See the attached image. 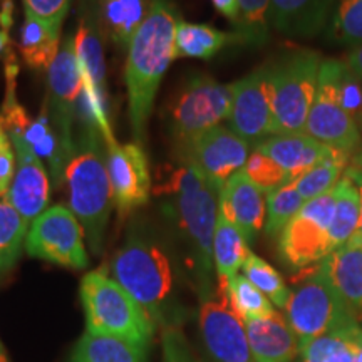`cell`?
I'll return each instance as SVG.
<instances>
[{"instance_id": "obj_30", "label": "cell", "mask_w": 362, "mask_h": 362, "mask_svg": "<svg viewBox=\"0 0 362 362\" xmlns=\"http://www.w3.org/2000/svg\"><path fill=\"white\" fill-rule=\"evenodd\" d=\"M232 35L208 24H192L180 21L176 27V57L210 59L220 52Z\"/></svg>"}, {"instance_id": "obj_23", "label": "cell", "mask_w": 362, "mask_h": 362, "mask_svg": "<svg viewBox=\"0 0 362 362\" xmlns=\"http://www.w3.org/2000/svg\"><path fill=\"white\" fill-rule=\"evenodd\" d=\"M21 136H24L25 141L40 160L47 161L54 185L61 188V185H64L67 166L72 156L76 155L78 143L57 131L45 106L35 119H30L29 126Z\"/></svg>"}, {"instance_id": "obj_25", "label": "cell", "mask_w": 362, "mask_h": 362, "mask_svg": "<svg viewBox=\"0 0 362 362\" xmlns=\"http://www.w3.org/2000/svg\"><path fill=\"white\" fill-rule=\"evenodd\" d=\"M98 25L119 47H128L149 11V0H90Z\"/></svg>"}, {"instance_id": "obj_16", "label": "cell", "mask_w": 362, "mask_h": 362, "mask_svg": "<svg viewBox=\"0 0 362 362\" xmlns=\"http://www.w3.org/2000/svg\"><path fill=\"white\" fill-rule=\"evenodd\" d=\"M101 37L103 33L89 0V6H84V13L74 34V47L78 54L81 74H83V86L96 106L99 119H101L104 143H107L115 139V136H112L110 117H107L106 67H104Z\"/></svg>"}, {"instance_id": "obj_36", "label": "cell", "mask_w": 362, "mask_h": 362, "mask_svg": "<svg viewBox=\"0 0 362 362\" xmlns=\"http://www.w3.org/2000/svg\"><path fill=\"white\" fill-rule=\"evenodd\" d=\"M325 35L334 44H362V0H337Z\"/></svg>"}, {"instance_id": "obj_14", "label": "cell", "mask_w": 362, "mask_h": 362, "mask_svg": "<svg viewBox=\"0 0 362 362\" xmlns=\"http://www.w3.org/2000/svg\"><path fill=\"white\" fill-rule=\"evenodd\" d=\"M106 149L112 202L119 215L124 216L149 200L151 176L148 158L139 143L119 144L112 139L106 143Z\"/></svg>"}, {"instance_id": "obj_12", "label": "cell", "mask_w": 362, "mask_h": 362, "mask_svg": "<svg viewBox=\"0 0 362 362\" xmlns=\"http://www.w3.org/2000/svg\"><path fill=\"white\" fill-rule=\"evenodd\" d=\"M181 149L183 163L194 166L220 192L226 181L245 168L250 156V144L221 124L197 136Z\"/></svg>"}, {"instance_id": "obj_47", "label": "cell", "mask_w": 362, "mask_h": 362, "mask_svg": "<svg viewBox=\"0 0 362 362\" xmlns=\"http://www.w3.org/2000/svg\"><path fill=\"white\" fill-rule=\"evenodd\" d=\"M352 344H354L356 362H362V325L357 324L352 329Z\"/></svg>"}, {"instance_id": "obj_10", "label": "cell", "mask_w": 362, "mask_h": 362, "mask_svg": "<svg viewBox=\"0 0 362 362\" xmlns=\"http://www.w3.org/2000/svg\"><path fill=\"white\" fill-rule=\"evenodd\" d=\"M232 84H221L210 76H197L181 89L171 107V133L181 146L220 126L232 112Z\"/></svg>"}, {"instance_id": "obj_5", "label": "cell", "mask_w": 362, "mask_h": 362, "mask_svg": "<svg viewBox=\"0 0 362 362\" xmlns=\"http://www.w3.org/2000/svg\"><path fill=\"white\" fill-rule=\"evenodd\" d=\"M79 296L86 330L123 337L148 349L155 325L138 302L106 272L86 274L81 280Z\"/></svg>"}, {"instance_id": "obj_17", "label": "cell", "mask_w": 362, "mask_h": 362, "mask_svg": "<svg viewBox=\"0 0 362 362\" xmlns=\"http://www.w3.org/2000/svg\"><path fill=\"white\" fill-rule=\"evenodd\" d=\"M8 136L16 149L17 166L6 200L30 225L47 210L49 202H51V181L45 173L42 160L35 155L24 136Z\"/></svg>"}, {"instance_id": "obj_6", "label": "cell", "mask_w": 362, "mask_h": 362, "mask_svg": "<svg viewBox=\"0 0 362 362\" xmlns=\"http://www.w3.org/2000/svg\"><path fill=\"white\" fill-rule=\"evenodd\" d=\"M302 272L304 275L296 282V288L285 305L287 322L296 334L298 349L312 339L359 322L339 297L319 264Z\"/></svg>"}, {"instance_id": "obj_11", "label": "cell", "mask_w": 362, "mask_h": 362, "mask_svg": "<svg viewBox=\"0 0 362 362\" xmlns=\"http://www.w3.org/2000/svg\"><path fill=\"white\" fill-rule=\"evenodd\" d=\"M84 228L66 205H54L29 225L25 252L39 260L83 270L89 265Z\"/></svg>"}, {"instance_id": "obj_40", "label": "cell", "mask_w": 362, "mask_h": 362, "mask_svg": "<svg viewBox=\"0 0 362 362\" xmlns=\"http://www.w3.org/2000/svg\"><path fill=\"white\" fill-rule=\"evenodd\" d=\"M339 96H341L344 110L349 112L359 126L362 119V79L352 74L346 64L342 67L341 81H339Z\"/></svg>"}, {"instance_id": "obj_39", "label": "cell", "mask_w": 362, "mask_h": 362, "mask_svg": "<svg viewBox=\"0 0 362 362\" xmlns=\"http://www.w3.org/2000/svg\"><path fill=\"white\" fill-rule=\"evenodd\" d=\"M243 171L265 194L291 183L288 175L282 170V166L277 165L272 158L264 155L259 149H253V153H250Z\"/></svg>"}, {"instance_id": "obj_44", "label": "cell", "mask_w": 362, "mask_h": 362, "mask_svg": "<svg viewBox=\"0 0 362 362\" xmlns=\"http://www.w3.org/2000/svg\"><path fill=\"white\" fill-rule=\"evenodd\" d=\"M342 62L352 74H356L357 78L362 79V44L352 45L349 51L344 54Z\"/></svg>"}, {"instance_id": "obj_48", "label": "cell", "mask_w": 362, "mask_h": 362, "mask_svg": "<svg viewBox=\"0 0 362 362\" xmlns=\"http://www.w3.org/2000/svg\"><path fill=\"white\" fill-rule=\"evenodd\" d=\"M349 176V175H347ZM352 178V176H351ZM352 181L357 185V189H359V194H361V218H359V226H357V232L354 233V237L351 238V242L354 243H359L362 245V178H352Z\"/></svg>"}, {"instance_id": "obj_27", "label": "cell", "mask_w": 362, "mask_h": 362, "mask_svg": "<svg viewBox=\"0 0 362 362\" xmlns=\"http://www.w3.org/2000/svg\"><path fill=\"white\" fill-rule=\"evenodd\" d=\"M19 49L22 59L33 69H49L61 49V29L39 19L24 8Z\"/></svg>"}, {"instance_id": "obj_13", "label": "cell", "mask_w": 362, "mask_h": 362, "mask_svg": "<svg viewBox=\"0 0 362 362\" xmlns=\"http://www.w3.org/2000/svg\"><path fill=\"white\" fill-rule=\"evenodd\" d=\"M233 103L230 129L248 144H259L274 134L270 66L259 67L232 84Z\"/></svg>"}, {"instance_id": "obj_34", "label": "cell", "mask_w": 362, "mask_h": 362, "mask_svg": "<svg viewBox=\"0 0 362 362\" xmlns=\"http://www.w3.org/2000/svg\"><path fill=\"white\" fill-rule=\"evenodd\" d=\"M223 293H226L235 314L243 322L272 315L275 312L270 298L265 293H262L245 275H235L226 285Z\"/></svg>"}, {"instance_id": "obj_45", "label": "cell", "mask_w": 362, "mask_h": 362, "mask_svg": "<svg viewBox=\"0 0 362 362\" xmlns=\"http://www.w3.org/2000/svg\"><path fill=\"white\" fill-rule=\"evenodd\" d=\"M211 2H214L215 8L221 13V16H225L233 25H237V22H238V2L237 0H211Z\"/></svg>"}, {"instance_id": "obj_21", "label": "cell", "mask_w": 362, "mask_h": 362, "mask_svg": "<svg viewBox=\"0 0 362 362\" xmlns=\"http://www.w3.org/2000/svg\"><path fill=\"white\" fill-rule=\"evenodd\" d=\"M337 0H270V25L288 37H315L327 24Z\"/></svg>"}, {"instance_id": "obj_29", "label": "cell", "mask_w": 362, "mask_h": 362, "mask_svg": "<svg viewBox=\"0 0 362 362\" xmlns=\"http://www.w3.org/2000/svg\"><path fill=\"white\" fill-rule=\"evenodd\" d=\"M334 192H336V208H334V218L330 225L332 252L351 242L357 232L361 218V194L351 176L344 173Z\"/></svg>"}, {"instance_id": "obj_28", "label": "cell", "mask_w": 362, "mask_h": 362, "mask_svg": "<svg viewBox=\"0 0 362 362\" xmlns=\"http://www.w3.org/2000/svg\"><path fill=\"white\" fill-rule=\"evenodd\" d=\"M71 362H146V347L123 337L86 330L74 346Z\"/></svg>"}, {"instance_id": "obj_8", "label": "cell", "mask_w": 362, "mask_h": 362, "mask_svg": "<svg viewBox=\"0 0 362 362\" xmlns=\"http://www.w3.org/2000/svg\"><path fill=\"white\" fill-rule=\"evenodd\" d=\"M342 67L341 59H322L305 133L325 146L352 156L361 148L362 133L352 116L344 110L339 96Z\"/></svg>"}, {"instance_id": "obj_1", "label": "cell", "mask_w": 362, "mask_h": 362, "mask_svg": "<svg viewBox=\"0 0 362 362\" xmlns=\"http://www.w3.org/2000/svg\"><path fill=\"white\" fill-rule=\"evenodd\" d=\"M178 8L171 0H149V11L128 45L124 79L128 88V111L136 143L146 136L148 119L165 72L175 52Z\"/></svg>"}, {"instance_id": "obj_32", "label": "cell", "mask_w": 362, "mask_h": 362, "mask_svg": "<svg viewBox=\"0 0 362 362\" xmlns=\"http://www.w3.org/2000/svg\"><path fill=\"white\" fill-rule=\"evenodd\" d=\"M359 322L332 330L302 346V362H356L352 329Z\"/></svg>"}, {"instance_id": "obj_15", "label": "cell", "mask_w": 362, "mask_h": 362, "mask_svg": "<svg viewBox=\"0 0 362 362\" xmlns=\"http://www.w3.org/2000/svg\"><path fill=\"white\" fill-rule=\"evenodd\" d=\"M200 330L208 352L216 362H253L245 322L235 314L226 293L206 298L200 309Z\"/></svg>"}, {"instance_id": "obj_4", "label": "cell", "mask_w": 362, "mask_h": 362, "mask_svg": "<svg viewBox=\"0 0 362 362\" xmlns=\"http://www.w3.org/2000/svg\"><path fill=\"white\" fill-rule=\"evenodd\" d=\"M116 280L139 307L153 325L161 322L173 296V267L165 250L144 237H131L111 262Z\"/></svg>"}, {"instance_id": "obj_7", "label": "cell", "mask_w": 362, "mask_h": 362, "mask_svg": "<svg viewBox=\"0 0 362 362\" xmlns=\"http://www.w3.org/2000/svg\"><path fill=\"white\" fill-rule=\"evenodd\" d=\"M320 64L317 52L298 51L270 66L274 134L305 133Z\"/></svg>"}, {"instance_id": "obj_3", "label": "cell", "mask_w": 362, "mask_h": 362, "mask_svg": "<svg viewBox=\"0 0 362 362\" xmlns=\"http://www.w3.org/2000/svg\"><path fill=\"white\" fill-rule=\"evenodd\" d=\"M104 144L99 128H86L64 178L71 211L83 225L89 248L96 255L103 250L104 235L115 206Z\"/></svg>"}, {"instance_id": "obj_50", "label": "cell", "mask_w": 362, "mask_h": 362, "mask_svg": "<svg viewBox=\"0 0 362 362\" xmlns=\"http://www.w3.org/2000/svg\"><path fill=\"white\" fill-rule=\"evenodd\" d=\"M0 362H12L11 357H8L6 347H4V344L0 342Z\"/></svg>"}, {"instance_id": "obj_31", "label": "cell", "mask_w": 362, "mask_h": 362, "mask_svg": "<svg viewBox=\"0 0 362 362\" xmlns=\"http://www.w3.org/2000/svg\"><path fill=\"white\" fill-rule=\"evenodd\" d=\"M351 158L352 156L347 153L334 151L332 155L293 181L300 197L305 202H309L312 198L320 197V194L329 193L330 189L336 188V185L341 181L347 166H349Z\"/></svg>"}, {"instance_id": "obj_51", "label": "cell", "mask_w": 362, "mask_h": 362, "mask_svg": "<svg viewBox=\"0 0 362 362\" xmlns=\"http://www.w3.org/2000/svg\"><path fill=\"white\" fill-rule=\"evenodd\" d=\"M359 129H361V133H362V119H361V124H359Z\"/></svg>"}, {"instance_id": "obj_19", "label": "cell", "mask_w": 362, "mask_h": 362, "mask_svg": "<svg viewBox=\"0 0 362 362\" xmlns=\"http://www.w3.org/2000/svg\"><path fill=\"white\" fill-rule=\"evenodd\" d=\"M218 211L237 225L247 242L252 243L260 230L265 228L267 194L242 170L221 188Z\"/></svg>"}, {"instance_id": "obj_35", "label": "cell", "mask_w": 362, "mask_h": 362, "mask_svg": "<svg viewBox=\"0 0 362 362\" xmlns=\"http://www.w3.org/2000/svg\"><path fill=\"white\" fill-rule=\"evenodd\" d=\"M304 205L305 200L300 197L293 181L267 194L265 233L272 238L279 237Z\"/></svg>"}, {"instance_id": "obj_22", "label": "cell", "mask_w": 362, "mask_h": 362, "mask_svg": "<svg viewBox=\"0 0 362 362\" xmlns=\"http://www.w3.org/2000/svg\"><path fill=\"white\" fill-rule=\"evenodd\" d=\"M245 330L253 362H292L296 357L297 337L279 312L247 320Z\"/></svg>"}, {"instance_id": "obj_18", "label": "cell", "mask_w": 362, "mask_h": 362, "mask_svg": "<svg viewBox=\"0 0 362 362\" xmlns=\"http://www.w3.org/2000/svg\"><path fill=\"white\" fill-rule=\"evenodd\" d=\"M49 93L45 99V110L51 116L54 126L66 138H72L76 106L83 90V74L74 47V35L66 39L59 49L57 57L49 67Z\"/></svg>"}, {"instance_id": "obj_46", "label": "cell", "mask_w": 362, "mask_h": 362, "mask_svg": "<svg viewBox=\"0 0 362 362\" xmlns=\"http://www.w3.org/2000/svg\"><path fill=\"white\" fill-rule=\"evenodd\" d=\"M346 175L352 176V178H362V148L357 149L354 155H352Z\"/></svg>"}, {"instance_id": "obj_37", "label": "cell", "mask_w": 362, "mask_h": 362, "mask_svg": "<svg viewBox=\"0 0 362 362\" xmlns=\"http://www.w3.org/2000/svg\"><path fill=\"white\" fill-rule=\"evenodd\" d=\"M243 275L255 285L262 293H265L270 298L274 305L285 309L288 298H291V291L285 285L282 275L274 269L270 264H267L264 259L250 252L243 264Z\"/></svg>"}, {"instance_id": "obj_2", "label": "cell", "mask_w": 362, "mask_h": 362, "mask_svg": "<svg viewBox=\"0 0 362 362\" xmlns=\"http://www.w3.org/2000/svg\"><path fill=\"white\" fill-rule=\"evenodd\" d=\"M155 193L166 194L173 202V214L187 240L194 274L200 284L202 298L206 300L214 267V237L218 220L220 189L194 166L183 163L171 168Z\"/></svg>"}, {"instance_id": "obj_9", "label": "cell", "mask_w": 362, "mask_h": 362, "mask_svg": "<svg viewBox=\"0 0 362 362\" xmlns=\"http://www.w3.org/2000/svg\"><path fill=\"white\" fill-rule=\"evenodd\" d=\"M336 208V192L312 198L279 235L280 259L288 269L305 270L332 253L330 225Z\"/></svg>"}, {"instance_id": "obj_43", "label": "cell", "mask_w": 362, "mask_h": 362, "mask_svg": "<svg viewBox=\"0 0 362 362\" xmlns=\"http://www.w3.org/2000/svg\"><path fill=\"white\" fill-rule=\"evenodd\" d=\"M163 362H198L178 329H166L163 334Z\"/></svg>"}, {"instance_id": "obj_49", "label": "cell", "mask_w": 362, "mask_h": 362, "mask_svg": "<svg viewBox=\"0 0 362 362\" xmlns=\"http://www.w3.org/2000/svg\"><path fill=\"white\" fill-rule=\"evenodd\" d=\"M11 52V35L7 30H0V56Z\"/></svg>"}, {"instance_id": "obj_41", "label": "cell", "mask_w": 362, "mask_h": 362, "mask_svg": "<svg viewBox=\"0 0 362 362\" xmlns=\"http://www.w3.org/2000/svg\"><path fill=\"white\" fill-rule=\"evenodd\" d=\"M17 158L12 139L0 121V198H6L16 175Z\"/></svg>"}, {"instance_id": "obj_24", "label": "cell", "mask_w": 362, "mask_h": 362, "mask_svg": "<svg viewBox=\"0 0 362 362\" xmlns=\"http://www.w3.org/2000/svg\"><path fill=\"white\" fill-rule=\"evenodd\" d=\"M320 269L349 310L362 317V245L354 242L334 250L320 262Z\"/></svg>"}, {"instance_id": "obj_38", "label": "cell", "mask_w": 362, "mask_h": 362, "mask_svg": "<svg viewBox=\"0 0 362 362\" xmlns=\"http://www.w3.org/2000/svg\"><path fill=\"white\" fill-rule=\"evenodd\" d=\"M238 22L237 34L240 39L252 44L264 42L269 35L270 0H237Z\"/></svg>"}, {"instance_id": "obj_20", "label": "cell", "mask_w": 362, "mask_h": 362, "mask_svg": "<svg viewBox=\"0 0 362 362\" xmlns=\"http://www.w3.org/2000/svg\"><path fill=\"white\" fill-rule=\"evenodd\" d=\"M255 149H259L282 166L291 181L298 180L302 175L336 151V149L317 141L307 133L269 136L257 144Z\"/></svg>"}, {"instance_id": "obj_26", "label": "cell", "mask_w": 362, "mask_h": 362, "mask_svg": "<svg viewBox=\"0 0 362 362\" xmlns=\"http://www.w3.org/2000/svg\"><path fill=\"white\" fill-rule=\"evenodd\" d=\"M250 243L223 214L218 211L215 237H214V265L220 280V292H225L226 285L245 264L250 255Z\"/></svg>"}, {"instance_id": "obj_42", "label": "cell", "mask_w": 362, "mask_h": 362, "mask_svg": "<svg viewBox=\"0 0 362 362\" xmlns=\"http://www.w3.org/2000/svg\"><path fill=\"white\" fill-rule=\"evenodd\" d=\"M22 2L25 11L33 12L39 19L59 29L62 27L71 7V0H22Z\"/></svg>"}, {"instance_id": "obj_33", "label": "cell", "mask_w": 362, "mask_h": 362, "mask_svg": "<svg viewBox=\"0 0 362 362\" xmlns=\"http://www.w3.org/2000/svg\"><path fill=\"white\" fill-rule=\"evenodd\" d=\"M27 232L29 223L6 198H0V272L12 269L19 260Z\"/></svg>"}]
</instances>
